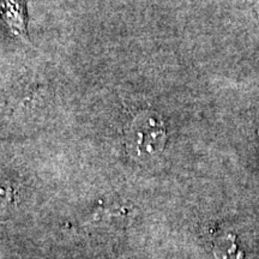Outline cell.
I'll use <instances>...</instances> for the list:
<instances>
[{"mask_svg":"<svg viewBox=\"0 0 259 259\" xmlns=\"http://www.w3.org/2000/svg\"><path fill=\"white\" fill-rule=\"evenodd\" d=\"M128 150L138 157L153 156L163 149L167 131L163 121L154 112H142L136 115L126 128Z\"/></svg>","mask_w":259,"mask_h":259,"instance_id":"obj_1","label":"cell"},{"mask_svg":"<svg viewBox=\"0 0 259 259\" xmlns=\"http://www.w3.org/2000/svg\"><path fill=\"white\" fill-rule=\"evenodd\" d=\"M3 15L14 34L27 41V9L24 0H3Z\"/></svg>","mask_w":259,"mask_h":259,"instance_id":"obj_2","label":"cell"}]
</instances>
